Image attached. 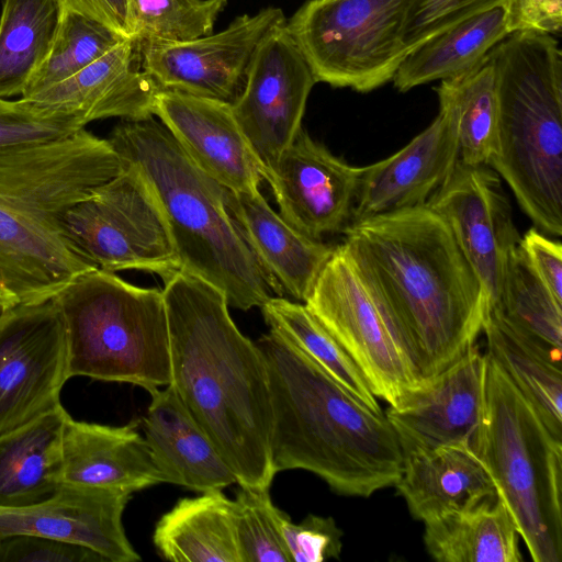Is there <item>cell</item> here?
I'll return each instance as SVG.
<instances>
[{
  "label": "cell",
  "mask_w": 562,
  "mask_h": 562,
  "mask_svg": "<svg viewBox=\"0 0 562 562\" xmlns=\"http://www.w3.org/2000/svg\"><path fill=\"white\" fill-rule=\"evenodd\" d=\"M360 173L302 128L266 181L283 220L321 240L350 220Z\"/></svg>",
  "instance_id": "16"
},
{
  "label": "cell",
  "mask_w": 562,
  "mask_h": 562,
  "mask_svg": "<svg viewBox=\"0 0 562 562\" xmlns=\"http://www.w3.org/2000/svg\"><path fill=\"white\" fill-rule=\"evenodd\" d=\"M124 38L102 23L63 7L50 49L21 98L74 76Z\"/></svg>",
  "instance_id": "35"
},
{
  "label": "cell",
  "mask_w": 562,
  "mask_h": 562,
  "mask_svg": "<svg viewBox=\"0 0 562 562\" xmlns=\"http://www.w3.org/2000/svg\"><path fill=\"white\" fill-rule=\"evenodd\" d=\"M436 92L439 111L454 128L459 160L488 165L497 126L494 68L488 54L467 72L441 80Z\"/></svg>",
  "instance_id": "32"
},
{
  "label": "cell",
  "mask_w": 562,
  "mask_h": 562,
  "mask_svg": "<svg viewBox=\"0 0 562 562\" xmlns=\"http://www.w3.org/2000/svg\"><path fill=\"white\" fill-rule=\"evenodd\" d=\"M102 557L88 548L42 536L0 537V562H95Z\"/></svg>",
  "instance_id": "41"
},
{
  "label": "cell",
  "mask_w": 562,
  "mask_h": 562,
  "mask_svg": "<svg viewBox=\"0 0 562 562\" xmlns=\"http://www.w3.org/2000/svg\"><path fill=\"white\" fill-rule=\"evenodd\" d=\"M277 519L291 562H323L339 558L342 531L331 517L308 515L294 524L278 508Z\"/></svg>",
  "instance_id": "40"
},
{
  "label": "cell",
  "mask_w": 562,
  "mask_h": 562,
  "mask_svg": "<svg viewBox=\"0 0 562 562\" xmlns=\"http://www.w3.org/2000/svg\"><path fill=\"white\" fill-rule=\"evenodd\" d=\"M304 304L389 407H398L425 386L401 336L367 288L344 243L335 246Z\"/></svg>",
  "instance_id": "11"
},
{
  "label": "cell",
  "mask_w": 562,
  "mask_h": 562,
  "mask_svg": "<svg viewBox=\"0 0 562 562\" xmlns=\"http://www.w3.org/2000/svg\"><path fill=\"white\" fill-rule=\"evenodd\" d=\"M164 282L171 384L237 484L270 487L271 398L260 350L239 331L217 288L183 269Z\"/></svg>",
  "instance_id": "2"
},
{
  "label": "cell",
  "mask_w": 562,
  "mask_h": 562,
  "mask_svg": "<svg viewBox=\"0 0 562 562\" xmlns=\"http://www.w3.org/2000/svg\"><path fill=\"white\" fill-rule=\"evenodd\" d=\"M108 140L122 162L150 183L181 269L217 288L228 306L241 311L261 307L276 294L231 216L227 189L191 160L161 122L122 120Z\"/></svg>",
  "instance_id": "5"
},
{
  "label": "cell",
  "mask_w": 562,
  "mask_h": 562,
  "mask_svg": "<svg viewBox=\"0 0 562 562\" xmlns=\"http://www.w3.org/2000/svg\"><path fill=\"white\" fill-rule=\"evenodd\" d=\"M160 89L142 68L137 41L124 38L74 76L22 99L76 113L87 124L108 117L140 121L154 116Z\"/></svg>",
  "instance_id": "21"
},
{
  "label": "cell",
  "mask_w": 562,
  "mask_h": 562,
  "mask_svg": "<svg viewBox=\"0 0 562 562\" xmlns=\"http://www.w3.org/2000/svg\"><path fill=\"white\" fill-rule=\"evenodd\" d=\"M69 413L60 404L0 435V507L50 497L61 484V434Z\"/></svg>",
  "instance_id": "26"
},
{
  "label": "cell",
  "mask_w": 562,
  "mask_h": 562,
  "mask_svg": "<svg viewBox=\"0 0 562 562\" xmlns=\"http://www.w3.org/2000/svg\"><path fill=\"white\" fill-rule=\"evenodd\" d=\"M154 115L191 160L227 190H259L266 170L240 130L229 102L160 89Z\"/></svg>",
  "instance_id": "18"
},
{
  "label": "cell",
  "mask_w": 562,
  "mask_h": 562,
  "mask_svg": "<svg viewBox=\"0 0 562 562\" xmlns=\"http://www.w3.org/2000/svg\"><path fill=\"white\" fill-rule=\"evenodd\" d=\"M497 126L488 166L535 227L562 235V52L554 34L509 33L490 52Z\"/></svg>",
  "instance_id": "6"
},
{
  "label": "cell",
  "mask_w": 562,
  "mask_h": 562,
  "mask_svg": "<svg viewBox=\"0 0 562 562\" xmlns=\"http://www.w3.org/2000/svg\"><path fill=\"white\" fill-rule=\"evenodd\" d=\"M256 345L269 379L276 474L305 470L335 493L364 498L394 486L404 457L385 414L369 408L279 331L270 328Z\"/></svg>",
  "instance_id": "3"
},
{
  "label": "cell",
  "mask_w": 562,
  "mask_h": 562,
  "mask_svg": "<svg viewBox=\"0 0 562 562\" xmlns=\"http://www.w3.org/2000/svg\"><path fill=\"white\" fill-rule=\"evenodd\" d=\"M482 331L486 352L531 402L550 431L562 439V353L519 329L492 306Z\"/></svg>",
  "instance_id": "28"
},
{
  "label": "cell",
  "mask_w": 562,
  "mask_h": 562,
  "mask_svg": "<svg viewBox=\"0 0 562 562\" xmlns=\"http://www.w3.org/2000/svg\"><path fill=\"white\" fill-rule=\"evenodd\" d=\"M226 204L277 296L286 291L305 302L335 247L291 226L271 209L260 190H226Z\"/></svg>",
  "instance_id": "22"
},
{
  "label": "cell",
  "mask_w": 562,
  "mask_h": 562,
  "mask_svg": "<svg viewBox=\"0 0 562 562\" xmlns=\"http://www.w3.org/2000/svg\"><path fill=\"white\" fill-rule=\"evenodd\" d=\"M153 541L172 562H243L235 503L222 490L180 498L158 520Z\"/></svg>",
  "instance_id": "27"
},
{
  "label": "cell",
  "mask_w": 562,
  "mask_h": 562,
  "mask_svg": "<svg viewBox=\"0 0 562 562\" xmlns=\"http://www.w3.org/2000/svg\"><path fill=\"white\" fill-rule=\"evenodd\" d=\"M508 34L504 7L479 13L412 50L392 79L394 87L407 92L464 74Z\"/></svg>",
  "instance_id": "30"
},
{
  "label": "cell",
  "mask_w": 562,
  "mask_h": 562,
  "mask_svg": "<svg viewBox=\"0 0 562 562\" xmlns=\"http://www.w3.org/2000/svg\"><path fill=\"white\" fill-rule=\"evenodd\" d=\"M285 22L280 8L268 7L191 41L137 42L140 65L161 89L232 103L243 89L257 46Z\"/></svg>",
  "instance_id": "14"
},
{
  "label": "cell",
  "mask_w": 562,
  "mask_h": 562,
  "mask_svg": "<svg viewBox=\"0 0 562 562\" xmlns=\"http://www.w3.org/2000/svg\"><path fill=\"white\" fill-rule=\"evenodd\" d=\"M122 164L119 175L67 211L65 231L97 268L144 271L166 281L181 270L166 216L144 175Z\"/></svg>",
  "instance_id": "10"
},
{
  "label": "cell",
  "mask_w": 562,
  "mask_h": 562,
  "mask_svg": "<svg viewBox=\"0 0 562 562\" xmlns=\"http://www.w3.org/2000/svg\"><path fill=\"white\" fill-rule=\"evenodd\" d=\"M52 300L65 328L69 379L131 383L149 393L171 383L162 290L137 286L94 268Z\"/></svg>",
  "instance_id": "8"
},
{
  "label": "cell",
  "mask_w": 562,
  "mask_h": 562,
  "mask_svg": "<svg viewBox=\"0 0 562 562\" xmlns=\"http://www.w3.org/2000/svg\"><path fill=\"white\" fill-rule=\"evenodd\" d=\"M426 206L446 221L490 306L496 305L508 258L520 240L499 176L488 165L458 160Z\"/></svg>",
  "instance_id": "15"
},
{
  "label": "cell",
  "mask_w": 562,
  "mask_h": 562,
  "mask_svg": "<svg viewBox=\"0 0 562 562\" xmlns=\"http://www.w3.org/2000/svg\"><path fill=\"white\" fill-rule=\"evenodd\" d=\"M508 33L537 31L557 34L562 27V0H505Z\"/></svg>",
  "instance_id": "43"
},
{
  "label": "cell",
  "mask_w": 562,
  "mask_h": 562,
  "mask_svg": "<svg viewBox=\"0 0 562 562\" xmlns=\"http://www.w3.org/2000/svg\"><path fill=\"white\" fill-rule=\"evenodd\" d=\"M472 448L535 562L562 561V439L487 352Z\"/></svg>",
  "instance_id": "7"
},
{
  "label": "cell",
  "mask_w": 562,
  "mask_h": 562,
  "mask_svg": "<svg viewBox=\"0 0 562 562\" xmlns=\"http://www.w3.org/2000/svg\"><path fill=\"white\" fill-rule=\"evenodd\" d=\"M234 503L243 562H291L269 487L239 486Z\"/></svg>",
  "instance_id": "37"
},
{
  "label": "cell",
  "mask_w": 562,
  "mask_h": 562,
  "mask_svg": "<svg viewBox=\"0 0 562 562\" xmlns=\"http://www.w3.org/2000/svg\"><path fill=\"white\" fill-rule=\"evenodd\" d=\"M260 308L271 329L304 351L369 408L382 413L359 366L305 304L271 296Z\"/></svg>",
  "instance_id": "33"
},
{
  "label": "cell",
  "mask_w": 562,
  "mask_h": 562,
  "mask_svg": "<svg viewBox=\"0 0 562 562\" xmlns=\"http://www.w3.org/2000/svg\"><path fill=\"white\" fill-rule=\"evenodd\" d=\"M459 148L450 120H435L402 149L361 167L351 222L426 205L451 176Z\"/></svg>",
  "instance_id": "20"
},
{
  "label": "cell",
  "mask_w": 562,
  "mask_h": 562,
  "mask_svg": "<svg viewBox=\"0 0 562 562\" xmlns=\"http://www.w3.org/2000/svg\"><path fill=\"white\" fill-rule=\"evenodd\" d=\"M76 113L41 105L24 99L0 98V149L56 140L85 128Z\"/></svg>",
  "instance_id": "38"
},
{
  "label": "cell",
  "mask_w": 562,
  "mask_h": 562,
  "mask_svg": "<svg viewBox=\"0 0 562 562\" xmlns=\"http://www.w3.org/2000/svg\"><path fill=\"white\" fill-rule=\"evenodd\" d=\"M497 308L512 324L562 353V302L538 278L519 244L512 251Z\"/></svg>",
  "instance_id": "34"
},
{
  "label": "cell",
  "mask_w": 562,
  "mask_h": 562,
  "mask_svg": "<svg viewBox=\"0 0 562 562\" xmlns=\"http://www.w3.org/2000/svg\"><path fill=\"white\" fill-rule=\"evenodd\" d=\"M138 422L109 426L66 416L61 483L134 493L161 483Z\"/></svg>",
  "instance_id": "24"
},
{
  "label": "cell",
  "mask_w": 562,
  "mask_h": 562,
  "mask_svg": "<svg viewBox=\"0 0 562 562\" xmlns=\"http://www.w3.org/2000/svg\"><path fill=\"white\" fill-rule=\"evenodd\" d=\"M131 496L123 490L61 483L40 503L0 507V537L36 535L82 546L104 561H139L122 522Z\"/></svg>",
  "instance_id": "17"
},
{
  "label": "cell",
  "mask_w": 562,
  "mask_h": 562,
  "mask_svg": "<svg viewBox=\"0 0 562 562\" xmlns=\"http://www.w3.org/2000/svg\"><path fill=\"white\" fill-rule=\"evenodd\" d=\"M315 83L285 23L274 26L257 46L243 89L231 103L240 130L266 170L265 180L302 130Z\"/></svg>",
  "instance_id": "12"
},
{
  "label": "cell",
  "mask_w": 562,
  "mask_h": 562,
  "mask_svg": "<svg viewBox=\"0 0 562 562\" xmlns=\"http://www.w3.org/2000/svg\"><path fill=\"white\" fill-rule=\"evenodd\" d=\"M505 0H411L403 42L409 54L426 41Z\"/></svg>",
  "instance_id": "39"
},
{
  "label": "cell",
  "mask_w": 562,
  "mask_h": 562,
  "mask_svg": "<svg viewBox=\"0 0 562 562\" xmlns=\"http://www.w3.org/2000/svg\"><path fill=\"white\" fill-rule=\"evenodd\" d=\"M227 0H135L137 42H186L213 33Z\"/></svg>",
  "instance_id": "36"
},
{
  "label": "cell",
  "mask_w": 562,
  "mask_h": 562,
  "mask_svg": "<svg viewBox=\"0 0 562 562\" xmlns=\"http://www.w3.org/2000/svg\"><path fill=\"white\" fill-rule=\"evenodd\" d=\"M20 304V300L8 288L0 283V316Z\"/></svg>",
  "instance_id": "45"
},
{
  "label": "cell",
  "mask_w": 562,
  "mask_h": 562,
  "mask_svg": "<svg viewBox=\"0 0 562 562\" xmlns=\"http://www.w3.org/2000/svg\"><path fill=\"white\" fill-rule=\"evenodd\" d=\"M411 0H308L285 26L316 82L370 92L392 81L408 55Z\"/></svg>",
  "instance_id": "9"
},
{
  "label": "cell",
  "mask_w": 562,
  "mask_h": 562,
  "mask_svg": "<svg viewBox=\"0 0 562 562\" xmlns=\"http://www.w3.org/2000/svg\"><path fill=\"white\" fill-rule=\"evenodd\" d=\"M110 142L86 128L0 149V283L20 300H50L97 268L70 241L67 211L121 172Z\"/></svg>",
  "instance_id": "4"
},
{
  "label": "cell",
  "mask_w": 562,
  "mask_h": 562,
  "mask_svg": "<svg viewBox=\"0 0 562 562\" xmlns=\"http://www.w3.org/2000/svg\"><path fill=\"white\" fill-rule=\"evenodd\" d=\"M143 418L144 439L161 483L204 493L237 483L210 436L190 414L173 385L156 389Z\"/></svg>",
  "instance_id": "23"
},
{
  "label": "cell",
  "mask_w": 562,
  "mask_h": 562,
  "mask_svg": "<svg viewBox=\"0 0 562 562\" xmlns=\"http://www.w3.org/2000/svg\"><path fill=\"white\" fill-rule=\"evenodd\" d=\"M486 355L477 344L397 407L386 418L403 453L471 442L484 396Z\"/></svg>",
  "instance_id": "19"
},
{
  "label": "cell",
  "mask_w": 562,
  "mask_h": 562,
  "mask_svg": "<svg viewBox=\"0 0 562 562\" xmlns=\"http://www.w3.org/2000/svg\"><path fill=\"white\" fill-rule=\"evenodd\" d=\"M394 485L411 515L427 522L496 496L493 480L471 442L403 453Z\"/></svg>",
  "instance_id": "25"
},
{
  "label": "cell",
  "mask_w": 562,
  "mask_h": 562,
  "mask_svg": "<svg viewBox=\"0 0 562 562\" xmlns=\"http://www.w3.org/2000/svg\"><path fill=\"white\" fill-rule=\"evenodd\" d=\"M519 246L538 278L562 302L561 243L532 227L520 236Z\"/></svg>",
  "instance_id": "42"
},
{
  "label": "cell",
  "mask_w": 562,
  "mask_h": 562,
  "mask_svg": "<svg viewBox=\"0 0 562 562\" xmlns=\"http://www.w3.org/2000/svg\"><path fill=\"white\" fill-rule=\"evenodd\" d=\"M345 241L425 385L482 333L490 304L446 221L426 205L351 222Z\"/></svg>",
  "instance_id": "1"
},
{
  "label": "cell",
  "mask_w": 562,
  "mask_h": 562,
  "mask_svg": "<svg viewBox=\"0 0 562 562\" xmlns=\"http://www.w3.org/2000/svg\"><path fill=\"white\" fill-rule=\"evenodd\" d=\"M61 12V0H3L0 98L23 93L50 49Z\"/></svg>",
  "instance_id": "31"
},
{
  "label": "cell",
  "mask_w": 562,
  "mask_h": 562,
  "mask_svg": "<svg viewBox=\"0 0 562 562\" xmlns=\"http://www.w3.org/2000/svg\"><path fill=\"white\" fill-rule=\"evenodd\" d=\"M68 379L65 328L52 299L0 316V435L60 405Z\"/></svg>",
  "instance_id": "13"
},
{
  "label": "cell",
  "mask_w": 562,
  "mask_h": 562,
  "mask_svg": "<svg viewBox=\"0 0 562 562\" xmlns=\"http://www.w3.org/2000/svg\"><path fill=\"white\" fill-rule=\"evenodd\" d=\"M63 7L93 19L125 38H135V0H61Z\"/></svg>",
  "instance_id": "44"
},
{
  "label": "cell",
  "mask_w": 562,
  "mask_h": 562,
  "mask_svg": "<svg viewBox=\"0 0 562 562\" xmlns=\"http://www.w3.org/2000/svg\"><path fill=\"white\" fill-rule=\"evenodd\" d=\"M424 543L439 562H521L519 533L499 496L424 522Z\"/></svg>",
  "instance_id": "29"
}]
</instances>
